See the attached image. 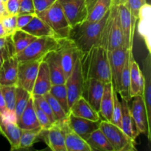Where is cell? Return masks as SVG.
Here are the masks:
<instances>
[{"label": "cell", "mask_w": 151, "mask_h": 151, "mask_svg": "<svg viewBox=\"0 0 151 151\" xmlns=\"http://www.w3.org/2000/svg\"><path fill=\"white\" fill-rule=\"evenodd\" d=\"M81 66L83 80L96 79L107 83L112 82L109 52L102 46H94L81 53Z\"/></svg>", "instance_id": "6da1fadb"}, {"label": "cell", "mask_w": 151, "mask_h": 151, "mask_svg": "<svg viewBox=\"0 0 151 151\" xmlns=\"http://www.w3.org/2000/svg\"><path fill=\"white\" fill-rule=\"evenodd\" d=\"M109 13V10L97 22L86 20L82 24L72 28L69 38L75 43L81 53L88 51L94 46H100L103 29Z\"/></svg>", "instance_id": "7a4b0ae2"}, {"label": "cell", "mask_w": 151, "mask_h": 151, "mask_svg": "<svg viewBox=\"0 0 151 151\" xmlns=\"http://www.w3.org/2000/svg\"><path fill=\"white\" fill-rule=\"evenodd\" d=\"M36 15L51 28L56 38L59 39L69 38L72 27L58 0L50 7Z\"/></svg>", "instance_id": "3957f363"}, {"label": "cell", "mask_w": 151, "mask_h": 151, "mask_svg": "<svg viewBox=\"0 0 151 151\" xmlns=\"http://www.w3.org/2000/svg\"><path fill=\"white\" fill-rule=\"evenodd\" d=\"M60 41L54 36L38 37L16 55L19 62L44 59L49 53L58 49Z\"/></svg>", "instance_id": "277c9868"}, {"label": "cell", "mask_w": 151, "mask_h": 151, "mask_svg": "<svg viewBox=\"0 0 151 151\" xmlns=\"http://www.w3.org/2000/svg\"><path fill=\"white\" fill-rule=\"evenodd\" d=\"M100 129L107 137L114 151L137 150V142L131 139L117 125L111 122L101 120Z\"/></svg>", "instance_id": "5b68a950"}, {"label": "cell", "mask_w": 151, "mask_h": 151, "mask_svg": "<svg viewBox=\"0 0 151 151\" xmlns=\"http://www.w3.org/2000/svg\"><path fill=\"white\" fill-rule=\"evenodd\" d=\"M7 43L8 50L0 69V86H17L19 62L14 52L9 35Z\"/></svg>", "instance_id": "8992f818"}, {"label": "cell", "mask_w": 151, "mask_h": 151, "mask_svg": "<svg viewBox=\"0 0 151 151\" xmlns=\"http://www.w3.org/2000/svg\"><path fill=\"white\" fill-rule=\"evenodd\" d=\"M72 28L85 22L88 17L86 0H58Z\"/></svg>", "instance_id": "52a82bcc"}, {"label": "cell", "mask_w": 151, "mask_h": 151, "mask_svg": "<svg viewBox=\"0 0 151 151\" xmlns=\"http://www.w3.org/2000/svg\"><path fill=\"white\" fill-rule=\"evenodd\" d=\"M67 125L55 123L47 130H41L39 140L42 139L52 151H66L65 136Z\"/></svg>", "instance_id": "ba28073f"}, {"label": "cell", "mask_w": 151, "mask_h": 151, "mask_svg": "<svg viewBox=\"0 0 151 151\" xmlns=\"http://www.w3.org/2000/svg\"><path fill=\"white\" fill-rule=\"evenodd\" d=\"M118 14L123 35V47L126 50L133 49L137 20L132 16L129 8L125 4H118Z\"/></svg>", "instance_id": "9c48e42d"}, {"label": "cell", "mask_w": 151, "mask_h": 151, "mask_svg": "<svg viewBox=\"0 0 151 151\" xmlns=\"http://www.w3.org/2000/svg\"><path fill=\"white\" fill-rule=\"evenodd\" d=\"M133 101L130 106L131 116L137 126V131L140 134L147 137L149 142L151 140V127L147 119V114L142 96L132 97Z\"/></svg>", "instance_id": "30bf717a"}, {"label": "cell", "mask_w": 151, "mask_h": 151, "mask_svg": "<svg viewBox=\"0 0 151 151\" xmlns=\"http://www.w3.org/2000/svg\"><path fill=\"white\" fill-rule=\"evenodd\" d=\"M43 59L19 62L17 86L22 87L32 94L41 62Z\"/></svg>", "instance_id": "8fae6325"}, {"label": "cell", "mask_w": 151, "mask_h": 151, "mask_svg": "<svg viewBox=\"0 0 151 151\" xmlns=\"http://www.w3.org/2000/svg\"><path fill=\"white\" fill-rule=\"evenodd\" d=\"M58 51L60 55V63L65 76L67 78L73 70L75 62L81 55V51L70 38L61 39Z\"/></svg>", "instance_id": "7c38bea8"}, {"label": "cell", "mask_w": 151, "mask_h": 151, "mask_svg": "<svg viewBox=\"0 0 151 151\" xmlns=\"http://www.w3.org/2000/svg\"><path fill=\"white\" fill-rule=\"evenodd\" d=\"M83 82L84 80L81 71V60L79 56L75 62L72 73L66 78L65 83L66 91H67L69 108H71L74 103L82 95Z\"/></svg>", "instance_id": "4fadbf2b"}, {"label": "cell", "mask_w": 151, "mask_h": 151, "mask_svg": "<svg viewBox=\"0 0 151 151\" xmlns=\"http://www.w3.org/2000/svg\"><path fill=\"white\" fill-rule=\"evenodd\" d=\"M127 51L128 50L124 48L123 47H119L112 51H108L111 72L112 83L114 88L117 93H119L120 88L121 75L126 59Z\"/></svg>", "instance_id": "5bb4252c"}, {"label": "cell", "mask_w": 151, "mask_h": 151, "mask_svg": "<svg viewBox=\"0 0 151 151\" xmlns=\"http://www.w3.org/2000/svg\"><path fill=\"white\" fill-rule=\"evenodd\" d=\"M106 83L99 80L88 79L84 81L82 95L87 103L99 113Z\"/></svg>", "instance_id": "9a60e30c"}, {"label": "cell", "mask_w": 151, "mask_h": 151, "mask_svg": "<svg viewBox=\"0 0 151 151\" xmlns=\"http://www.w3.org/2000/svg\"><path fill=\"white\" fill-rule=\"evenodd\" d=\"M101 120L94 121L85 118L78 117L69 114L66 125L68 128L86 141L91 134L100 128Z\"/></svg>", "instance_id": "2e32d148"}, {"label": "cell", "mask_w": 151, "mask_h": 151, "mask_svg": "<svg viewBox=\"0 0 151 151\" xmlns=\"http://www.w3.org/2000/svg\"><path fill=\"white\" fill-rule=\"evenodd\" d=\"M110 9L112 14V21L108 39V51H112L119 47H123L124 43L123 35L118 14V5L112 4Z\"/></svg>", "instance_id": "e0dca14e"}, {"label": "cell", "mask_w": 151, "mask_h": 151, "mask_svg": "<svg viewBox=\"0 0 151 151\" xmlns=\"http://www.w3.org/2000/svg\"><path fill=\"white\" fill-rule=\"evenodd\" d=\"M137 23H138V32L144 40L149 52H151V6L145 3L140 8Z\"/></svg>", "instance_id": "ac0fdd59"}, {"label": "cell", "mask_w": 151, "mask_h": 151, "mask_svg": "<svg viewBox=\"0 0 151 151\" xmlns=\"http://www.w3.org/2000/svg\"><path fill=\"white\" fill-rule=\"evenodd\" d=\"M44 59L48 66L52 85L65 84L66 78L60 63V55L58 50L49 53Z\"/></svg>", "instance_id": "d6986e66"}, {"label": "cell", "mask_w": 151, "mask_h": 151, "mask_svg": "<svg viewBox=\"0 0 151 151\" xmlns=\"http://www.w3.org/2000/svg\"><path fill=\"white\" fill-rule=\"evenodd\" d=\"M144 77L138 63L134 57V53L131 55L130 65V96L131 98L136 96H142Z\"/></svg>", "instance_id": "ffe728a7"}, {"label": "cell", "mask_w": 151, "mask_h": 151, "mask_svg": "<svg viewBox=\"0 0 151 151\" xmlns=\"http://www.w3.org/2000/svg\"><path fill=\"white\" fill-rule=\"evenodd\" d=\"M51 79H50V72L48 66L44 59L41 62L37 74L36 79L32 89V95H44L50 92L52 87Z\"/></svg>", "instance_id": "44dd1931"}, {"label": "cell", "mask_w": 151, "mask_h": 151, "mask_svg": "<svg viewBox=\"0 0 151 151\" xmlns=\"http://www.w3.org/2000/svg\"><path fill=\"white\" fill-rule=\"evenodd\" d=\"M21 132L17 124L7 120L0 114V134L7 139L11 150H19Z\"/></svg>", "instance_id": "7402d4cb"}, {"label": "cell", "mask_w": 151, "mask_h": 151, "mask_svg": "<svg viewBox=\"0 0 151 151\" xmlns=\"http://www.w3.org/2000/svg\"><path fill=\"white\" fill-rule=\"evenodd\" d=\"M144 67V86L142 97L147 114V119L151 127V54L148 52L143 63Z\"/></svg>", "instance_id": "603a6c76"}, {"label": "cell", "mask_w": 151, "mask_h": 151, "mask_svg": "<svg viewBox=\"0 0 151 151\" xmlns=\"http://www.w3.org/2000/svg\"><path fill=\"white\" fill-rule=\"evenodd\" d=\"M114 105V86L112 82L105 85L103 97L100 103L99 116L102 121L111 122Z\"/></svg>", "instance_id": "cb8c5ba5"}, {"label": "cell", "mask_w": 151, "mask_h": 151, "mask_svg": "<svg viewBox=\"0 0 151 151\" xmlns=\"http://www.w3.org/2000/svg\"><path fill=\"white\" fill-rule=\"evenodd\" d=\"M121 105H122V118H121L120 126L121 129L131 139L136 141L138 136L139 135V133L137 131L136 124L134 122L132 116H131L129 102L122 99Z\"/></svg>", "instance_id": "d4e9b609"}, {"label": "cell", "mask_w": 151, "mask_h": 151, "mask_svg": "<svg viewBox=\"0 0 151 151\" xmlns=\"http://www.w3.org/2000/svg\"><path fill=\"white\" fill-rule=\"evenodd\" d=\"M17 125L21 130L33 129L41 127L37 119L32 95L29 98L26 108L18 119Z\"/></svg>", "instance_id": "484cf974"}, {"label": "cell", "mask_w": 151, "mask_h": 151, "mask_svg": "<svg viewBox=\"0 0 151 151\" xmlns=\"http://www.w3.org/2000/svg\"><path fill=\"white\" fill-rule=\"evenodd\" d=\"M113 0H86L88 8L87 21L97 22L100 20L110 9Z\"/></svg>", "instance_id": "4316f807"}, {"label": "cell", "mask_w": 151, "mask_h": 151, "mask_svg": "<svg viewBox=\"0 0 151 151\" xmlns=\"http://www.w3.org/2000/svg\"><path fill=\"white\" fill-rule=\"evenodd\" d=\"M69 114H72L75 116L85 118V119L94 121L100 119L98 112L96 111L83 97L78 98L71 106Z\"/></svg>", "instance_id": "83f0119b"}, {"label": "cell", "mask_w": 151, "mask_h": 151, "mask_svg": "<svg viewBox=\"0 0 151 151\" xmlns=\"http://www.w3.org/2000/svg\"><path fill=\"white\" fill-rule=\"evenodd\" d=\"M22 29L26 31L27 32L36 37V38L43 36L55 37L51 28L42 19H40L37 15H35L32 18V20L29 22V23Z\"/></svg>", "instance_id": "f1b7e54d"}, {"label": "cell", "mask_w": 151, "mask_h": 151, "mask_svg": "<svg viewBox=\"0 0 151 151\" xmlns=\"http://www.w3.org/2000/svg\"><path fill=\"white\" fill-rule=\"evenodd\" d=\"M9 38L13 46L15 54L16 55L24 50L31 42H32L36 38V37L30 35L22 29H16L9 35Z\"/></svg>", "instance_id": "f546056e"}, {"label": "cell", "mask_w": 151, "mask_h": 151, "mask_svg": "<svg viewBox=\"0 0 151 151\" xmlns=\"http://www.w3.org/2000/svg\"><path fill=\"white\" fill-rule=\"evenodd\" d=\"M132 53L133 49H129L127 51L126 59L121 75L120 88L118 93L122 99L128 102L131 100L130 96V65H131V55Z\"/></svg>", "instance_id": "4dcf8cb0"}, {"label": "cell", "mask_w": 151, "mask_h": 151, "mask_svg": "<svg viewBox=\"0 0 151 151\" xmlns=\"http://www.w3.org/2000/svg\"><path fill=\"white\" fill-rule=\"evenodd\" d=\"M66 151H92L85 139L66 127L65 136Z\"/></svg>", "instance_id": "1f68e13d"}, {"label": "cell", "mask_w": 151, "mask_h": 151, "mask_svg": "<svg viewBox=\"0 0 151 151\" xmlns=\"http://www.w3.org/2000/svg\"><path fill=\"white\" fill-rule=\"evenodd\" d=\"M86 142L92 151H114L113 147L107 137L100 128L94 131Z\"/></svg>", "instance_id": "d6a6232c"}, {"label": "cell", "mask_w": 151, "mask_h": 151, "mask_svg": "<svg viewBox=\"0 0 151 151\" xmlns=\"http://www.w3.org/2000/svg\"><path fill=\"white\" fill-rule=\"evenodd\" d=\"M42 128L38 127L33 129L22 130L19 139V149H27L30 148L36 142L39 140V135Z\"/></svg>", "instance_id": "836d02e7"}, {"label": "cell", "mask_w": 151, "mask_h": 151, "mask_svg": "<svg viewBox=\"0 0 151 151\" xmlns=\"http://www.w3.org/2000/svg\"><path fill=\"white\" fill-rule=\"evenodd\" d=\"M50 93L58 102L59 104L62 106L64 111L69 115V111H70V108H69V102H68L67 91H66L65 84L52 85L50 88Z\"/></svg>", "instance_id": "e575fe53"}, {"label": "cell", "mask_w": 151, "mask_h": 151, "mask_svg": "<svg viewBox=\"0 0 151 151\" xmlns=\"http://www.w3.org/2000/svg\"><path fill=\"white\" fill-rule=\"evenodd\" d=\"M44 96L46 100L50 104L52 111L53 115L55 119V123L66 124L68 119V114L64 111L62 106L59 104L58 102L53 97V96L50 92L47 93Z\"/></svg>", "instance_id": "d590c367"}, {"label": "cell", "mask_w": 151, "mask_h": 151, "mask_svg": "<svg viewBox=\"0 0 151 151\" xmlns=\"http://www.w3.org/2000/svg\"><path fill=\"white\" fill-rule=\"evenodd\" d=\"M31 96H32V94L29 93V91L24 89L22 87L16 86V103H15L14 111L17 116V119H19L23 111L26 108L27 104Z\"/></svg>", "instance_id": "8d00e7d4"}, {"label": "cell", "mask_w": 151, "mask_h": 151, "mask_svg": "<svg viewBox=\"0 0 151 151\" xmlns=\"http://www.w3.org/2000/svg\"><path fill=\"white\" fill-rule=\"evenodd\" d=\"M17 86H0L6 106L8 110L14 111L16 103V92Z\"/></svg>", "instance_id": "74e56055"}, {"label": "cell", "mask_w": 151, "mask_h": 151, "mask_svg": "<svg viewBox=\"0 0 151 151\" xmlns=\"http://www.w3.org/2000/svg\"><path fill=\"white\" fill-rule=\"evenodd\" d=\"M118 95H119L118 93L114 88V105L113 111H112V119L111 122L120 128L121 118H122V105Z\"/></svg>", "instance_id": "f35d334b"}, {"label": "cell", "mask_w": 151, "mask_h": 151, "mask_svg": "<svg viewBox=\"0 0 151 151\" xmlns=\"http://www.w3.org/2000/svg\"><path fill=\"white\" fill-rule=\"evenodd\" d=\"M32 97H33L34 103L38 105V107L47 115L52 123H55V116L53 115L51 107H50L47 100L45 99V97L43 95H32Z\"/></svg>", "instance_id": "ab89813d"}, {"label": "cell", "mask_w": 151, "mask_h": 151, "mask_svg": "<svg viewBox=\"0 0 151 151\" xmlns=\"http://www.w3.org/2000/svg\"><path fill=\"white\" fill-rule=\"evenodd\" d=\"M0 21L7 35H10L13 31L17 29V15L8 14L3 17Z\"/></svg>", "instance_id": "60d3db41"}, {"label": "cell", "mask_w": 151, "mask_h": 151, "mask_svg": "<svg viewBox=\"0 0 151 151\" xmlns=\"http://www.w3.org/2000/svg\"><path fill=\"white\" fill-rule=\"evenodd\" d=\"M34 105H35V114H36L37 119H38V122L39 123L41 128L43 130H47L50 128H51L53 124L50 120L47 115L38 107V105L35 104V103H34Z\"/></svg>", "instance_id": "b9f144b4"}, {"label": "cell", "mask_w": 151, "mask_h": 151, "mask_svg": "<svg viewBox=\"0 0 151 151\" xmlns=\"http://www.w3.org/2000/svg\"><path fill=\"white\" fill-rule=\"evenodd\" d=\"M23 14H36L33 0H19L18 15Z\"/></svg>", "instance_id": "7bdbcfd3"}, {"label": "cell", "mask_w": 151, "mask_h": 151, "mask_svg": "<svg viewBox=\"0 0 151 151\" xmlns=\"http://www.w3.org/2000/svg\"><path fill=\"white\" fill-rule=\"evenodd\" d=\"M145 3H147L146 0H127L125 4L129 8L132 16L137 20L140 8Z\"/></svg>", "instance_id": "ee69618b"}, {"label": "cell", "mask_w": 151, "mask_h": 151, "mask_svg": "<svg viewBox=\"0 0 151 151\" xmlns=\"http://www.w3.org/2000/svg\"><path fill=\"white\" fill-rule=\"evenodd\" d=\"M57 0H33L35 13H41L52 5Z\"/></svg>", "instance_id": "f6af8a7d"}, {"label": "cell", "mask_w": 151, "mask_h": 151, "mask_svg": "<svg viewBox=\"0 0 151 151\" xmlns=\"http://www.w3.org/2000/svg\"><path fill=\"white\" fill-rule=\"evenodd\" d=\"M36 14L17 15V29H22L29 23Z\"/></svg>", "instance_id": "bcb514c9"}, {"label": "cell", "mask_w": 151, "mask_h": 151, "mask_svg": "<svg viewBox=\"0 0 151 151\" xmlns=\"http://www.w3.org/2000/svg\"><path fill=\"white\" fill-rule=\"evenodd\" d=\"M19 0H7L5 7L8 14L18 15L19 12Z\"/></svg>", "instance_id": "7dc6e473"}, {"label": "cell", "mask_w": 151, "mask_h": 151, "mask_svg": "<svg viewBox=\"0 0 151 151\" xmlns=\"http://www.w3.org/2000/svg\"><path fill=\"white\" fill-rule=\"evenodd\" d=\"M1 116H2L4 119H7V120L17 124V120H18L17 116H16L14 111H10L7 109V110L6 111L5 113H4L3 115H1Z\"/></svg>", "instance_id": "c3c4849f"}, {"label": "cell", "mask_w": 151, "mask_h": 151, "mask_svg": "<svg viewBox=\"0 0 151 151\" xmlns=\"http://www.w3.org/2000/svg\"><path fill=\"white\" fill-rule=\"evenodd\" d=\"M7 110V106H6L5 101L4 100V97H3L2 93H1V88H0V114L1 115L4 114L6 112V111Z\"/></svg>", "instance_id": "681fc988"}, {"label": "cell", "mask_w": 151, "mask_h": 151, "mask_svg": "<svg viewBox=\"0 0 151 151\" xmlns=\"http://www.w3.org/2000/svg\"><path fill=\"white\" fill-rule=\"evenodd\" d=\"M7 50H8V47H7V43L6 42L5 46H4L2 49L0 50V69H1V65H2L4 58H5L6 54H7Z\"/></svg>", "instance_id": "f907efd6"}, {"label": "cell", "mask_w": 151, "mask_h": 151, "mask_svg": "<svg viewBox=\"0 0 151 151\" xmlns=\"http://www.w3.org/2000/svg\"><path fill=\"white\" fill-rule=\"evenodd\" d=\"M7 15H8V13H7V10H6L5 5L3 3L0 2V20L3 17L7 16Z\"/></svg>", "instance_id": "816d5d0a"}, {"label": "cell", "mask_w": 151, "mask_h": 151, "mask_svg": "<svg viewBox=\"0 0 151 151\" xmlns=\"http://www.w3.org/2000/svg\"><path fill=\"white\" fill-rule=\"evenodd\" d=\"M8 36V35H7ZM7 36H4V37H1L0 38V50L2 49L3 47L5 46L6 42H7Z\"/></svg>", "instance_id": "f5cc1de1"}, {"label": "cell", "mask_w": 151, "mask_h": 151, "mask_svg": "<svg viewBox=\"0 0 151 151\" xmlns=\"http://www.w3.org/2000/svg\"><path fill=\"white\" fill-rule=\"evenodd\" d=\"M4 36H7V33L5 32V29H4V27H3L2 24H1V21H0V38L1 37H4Z\"/></svg>", "instance_id": "db71d44e"}, {"label": "cell", "mask_w": 151, "mask_h": 151, "mask_svg": "<svg viewBox=\"0 0 151 151\" xmlns=\"http://www.w3.org/2000/svg\"><path fill=\"white\" fill-rule=\"evenodd\" d=\"M127 1V0H113V3L112 4H114L118 5V4H125Z\"/></svg>", "instance_id": "11a10c76"}, {"label": "cell", "mask_w": 151, "mask_h": 151, "mask_svg": "<svg viewBox=\"0 0 151 151\" xmlns=\"http://www.w3.org/2000/svg\"><path fill=\"white\" fill-rule=\"evenodd\" d=\"M7 0H1V3H3V4H4V5H5V4H6V2H7Z\"/></svg>", "instance_id": "9f6ffc18"}, {"label": "cell", "mask_w": 151, "mask_h": 151, "mask_svg": "<svg viewBox=\"0 0 151 151\" xmlns=\"http://www.w3.org/2000/svg\"><path fill=\"white\" fill-rule=\"evenodd\" d=\"M0 2H1V0H0Z\"/></svg>", "instance_id": "6f0895ef"}]
</instances>
